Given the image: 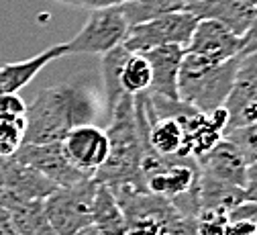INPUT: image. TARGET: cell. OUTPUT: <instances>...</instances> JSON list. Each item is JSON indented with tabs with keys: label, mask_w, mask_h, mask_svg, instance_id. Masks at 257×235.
<instances>
[{
	"label": "cell",
	"mask_w": 257,
	"mask_h": 235,
	"mask_svg": "<svg viewBox=\"0 0 257 235\" xmlns=\"http://www.w3.org/2000/svg\"><path fill=\"white\" fill-rule=\"evenodd\" d=\"M229 221H245L253 227H257V203L255 200H243L241 205H237L229 215H227Z\"/></svg>",
	"instance_id": "26"
},
{
	"label": "cell",
	"mask_w": 257,
	"mask_h": 235,
	"mask_svg": "<svg viewBox=\"0 0 257 235\" xmlns=\"http://www.w3.org/2000/svg\"><path fill=\"white\" fill-rule=\"evenodd\" d=\"M186 53L208 65H220L243 53V39L214 21H198L186 45Z\"/></svg>",
	"instance_id": "11"
},
{
	"label": "cell",
	"mask_w": 257,
	"mask_h": 235,
	"mask_svg": "<svg viewBox=\"0 0 257 235\" xmlns=\"http://www.w3.org/2000/svg\"><path fill=\"white\" fill-rule=\"evenodd\" d=\"M184 11L196 21H214L227 27L241 39L249 31L253 17V7L245 5L243 0H190L184 5Z\"/></svg>",
	"instance_id": "14"
},
{
	"label": "cell",
	"mask_w": 257,
	"mask_h": 235,
	"mask_svg": "<svg viewBox=\"0 0 257 235\" xmlns=\"http://www.w3.org/2000/svg\"><path fill=\"white\" fill-rule=\"evenodd\" d=\"M184 53H186V49L178 47V45H164V47H155V49L143 53L151 65V86L147 90L149 96L174 100V103L180 100L178 98V78H180Z\"/></svg>",
	"instance_id": "13"
},
{
	"label": "cell",
	"mask_w": 257,
	"mask_h": 235,
	"mask_svg": "<svg viewBox=\"0 0 257 235\" xmlns=\"http://www.w3.org/2000/svg\"><path fill=\"white\" fill-rule=\"evenodd\" d=\"M200 172L204 176H210L218 182L231 184L245 190L247 182V170H249V160L247 155L229 139H220L202 160L196 162Z\"/></svg>",
	"instance_id": "12"
},
{
	"label": "cell",
	"mask_w": 257,
	"mask_h": 235,
	"mask_svg": "<svg viewBox=\"0 0 257 235\" xmlns=\"http://www.w3.org/2000/svg\"><path fill=\"white\" fill-rule=\"evenodd\" d=\"M55 188L51 180L21 164L15 155L0 158V207L5 211L25 203H41Z\"/></svg>",
	"instance_id": "8"
},
{
	"label": "cell",
	"mask_w": 257,
	"mask_h": 235,
	"mask_svg": "<svg viewBox=\"0 0 257 235\" xmlns=\"http://www.w3.org/2000/svg\"><path fill=\"white\" fill-rule=\"evenodd\" d=\"M0 235H19V231L15 229L9 211H5L0 207Z\"/></svg>",
	"instance_id": "30"
},
{
	"label": "cell",
	"mask_w": 257,
	"mask_h": 235,
	"mask_svg": "<svg viewBox=\"0 0 257 235\" xmlns=\"http://www.w3.org/2000/svg\"><path fill=\"white\" fill-rule=\"evenodd\" d=\"M224 225H227V217L224 215H198L196 217L198 235H224Z\"/></svg>",
	"instance_id": "25"
},
{
	"label": "cell",
	"mask_w": 257,
	"mask_h": 235,
	"mask_svg": "<svg viewBox=\"0 0 257 235\" xmlns=\"http://www.w3.org/2000/svg\"><path fill=\"white\" fill-rule=\"evenodd\" d=\"M141 178L147 192L172 203L198 188L200 168L190 158H162L145 151L141 160Z\"/></svg>",
	"instance_id": "4"
},
{
	"label": "cell",
	"mask_w": 257,
	"mask_h": 235,
	"mask_svg": "<svg viewBox=\"0 0 257 235\" xmlns=\"http://www.w3.org/2000/svg\"><path fill=\"white\" fill-rule=\"evenodd\" d=\"M94 178L72 186L55 188L45 200L43 209L55 235H82L92 227V200L96 194Z\"/></svg>",
	"instance_id": "5"
},
{
	"label": "cell",
	"mask_w": 257,
	"mask_h": 235,
	"mask_svg": "<svg viewBox=\"0 0 257 235\" xmlns=\"http://www.w3.org/2000/svg\"><path fill=\"white\" fill-rule=\"evenodd\" d=\"M15 158L21 164L33 168L35 172H39L47 180H51L57 188H72V186H78L90 180V176L82 174L68 162L66 153H63V147H61V141L47 143V145L23 143L19 151L15 153Z\"/></svg>",
	"instance_id": "9"
},
{
	"label": "cell",
	"mask_w": 257,
	"mask_h": 235,
	"mask_svg": "<svg viewBox=\"0 0 257 235\" xmlns=\"http://www.w3.org/2000/svg\"><path fill=\"white\" fill-rule=\"evenodd\" d=\"M108 158L104 166L94 174V182L108 188L118 186H133L137 190H145L141 178V141H139V129L135 121V105L133 96H122L116 107L108 115Z\"/></svg>",
	"instance_id": "2"
},
{
	"label": "cell",
	"mask_w": 257,
	"mask_h": 235,
	"mask_svg": "<svg viewBox=\"0 0 257 235\" xmlns=\"http://www.w3.org/2000/svg\"><path fill=\"white\" fill-rule=\"evenodd\" d=\"M255 103H257V51H251V53H241L237 59L233 88L227 103H224V111L229 115V125L224 133L235 129L241 121V115Z\"/></svg>",
	"instance_id": "15"
},
{
	"label": "cell",
	"mask_w": 257,
	"mask_h": 235,
	"mask_svg": "<svg viewBox=\"0 0 257 235\" xmlns=\"http://www.w3.org/2000/svg\"><path fill=\"white\" fill-rule=\"evenodd\" d=\"M27 103L19 94H0V121L21 123L25 121Z\"/></svg>",
	"instance_id": "23"
},
{
	"label": "cell",
	"mask_w": 257,
	"mask_h": 235,
	"mask_svg": "<svg viewBox=\"0 0 257 235\" xmlns=\"http://www.w3.org/2000/svg\"><path fill=\"white\" fill-rule=\"evenodd\" d=\"M25 137V121L5 123L0 121V158H11L19 151Z\"/></svg>",
	"instance_id": "22"
},
{
	"label": "cell",
	"mask_w": 257,
	"mask_h": 235,
	"mask_svg": "<svg viewBox=\"0 0 257 235\" xmlns=\"http://www.w3.org/2000/svg\"><path fill=\"white\" fill-rule=\"evenodd\" d=\"M9 215L19 235H55V231L47 221L43 200L41 203H25V205L13 207Z\"/></svg>",
	"instance_id": "20"
},
{
	"label": "cell",
	"mask_w": 257,
	"mask_h": 235,
	"mask_svg": "<svg viewBox=\"0 0 257 235\" xmlns=\"http://www.w3.org/2000/svg\"><path fill=\"white\" fill-rule=\"evenodd\" d=\"M257 43V7L253 9V17H251V25H249V31L245 33L243 37V51L249 49L251 45Z\"/></svg>",
	"instance_id": "29"
},
{
	"label": "cell",
	"mask_w": 257,
	"mask_h": 235,
	"mask_svg": "<svg viewBox=\"0 0 257 235\" xmlns=\"http://www.w3.org/2000/svg\"><path fill=\"white\" fill-rule=\"evenodd\" d=\"M126 57H128V51L120 45V47H114L112 51L104 53L100 59V74H102V84H104V94H106L108 115L116 107L118 100L124 96V92L120 88V70H122V63Z\"/></svg>",
	"instance_id": "19"
},
{
	"label": "cell",
	"mask_w": 257,
	"mask_h": 235,
	"mask_svg": "<svg viewBox=\"0 0 257 235\" xmlns=\"http://www.w3.org/2000/svg\"><path fill=\"white\" fill-rule=\"evenodd\" d=\"M257 227L245 223V221H229L224 225V235H255Z\"/></svg>",
	"instance_id": "27"
},
{
	"label": "cell",
	"mask_w": 257,
	"mask_h": 235,
	"mask_svg": "<svg viewBox=\"0 0 257 235\" xmlns=\"http://www.w3.org/2000/svg\"><path fill=\"white\" fill-rule=\"evenodd\" d=\"M128 29H131V23L126 21L120 7L92 11L78 35L66 41L68 55H104L124 43Z\"/></svg>",
	"instance_id": "7"
},
{
	"label": "cell",
	"mask_w": 257,
	"mask_h": 235,
	"mask_svg": "<svg viewBox=\"0 0 257 235\" xmlns=\"http://www.w3.org/2000/svg\"><path fill=\"white\" fill-rule=\"evenodd\" d=\"M251 51H257V43H255V45H251V47H249V49H245V51H243V53H251Z\"/></svg>",
	"instance_id": "32"
},
{
	"label": "cell",
	"mask_w": 257,
	"mask_h": 235,
	"mask_svg": "<svg viewBox=\"0 0 257 235\" xmlns=\"http://www.w3.org/2000/svg\"><path fill=\"white\" fill-rule=\"evenodd\" d=\"M255 235H257V233H255Z\"/></svg>",
	"instance_id": "33"
},
{
	"label": "cell",
	"mask_w": 257,
	"mask_h": 235,
	"mask_svg": "<svg viewBox=\"0 0 257 235\" xmlns=\"http://www.w3.org/2000/svg\"><path fill=\"white\" fill-rule=\"evenodd\" d=\"M98 115L96 94L80 84H59L39 90L27 105L23 143H59L80 125H94Z\"/></svg>",
	"instance_id": "1"
},
{
	"label": "cell",
	"mask_w": 257,
	"mask_h": 235,
	"mask_svg": "<svg viewBox=\"0 0 257 235\" xmlns=\"http://www.w3.org/2000/svg\"><path fill=\"white\" fill-rule=\"evenodd\" d=\"M92 229L100 235H126V219L108 186L98 184L92 200Z\"/></svg>",
	"instance_id": "18"
},
{
	"label": "cell",
	"mask_w": 257,
	"mask_h": 235,
	"mask_svg": "<svg viewBox=\"0 0 257 235\" xmlns=\"http://www.w3.org/2000/svg\"><path fill=\"white\" fill-rule=\"evenodd\" d=\"M151 86V65L143 53H128L120 70V88L126 96L145 94Z\"/></svg>",
	"instance_id": "21"
},
{
	"label": "cell",
	"mask_w": 257,
	"mask_h": 235,
	"mask_svg": "<svg viewBox=\"0 0 257 235\" xmlns=\"http://www.w3.org/2000/svg\"><path fill=\"white\" fill-rule=\"evenodd\" d=\"M245 200V190L218 182L200 172L198 182V215H224Z\"/></svg>",
	"instance_id": "17"
},
{
	"label": "cell",
	"mask_w": 257,
	"mask_h": 235,
	"mask_svg": "<svg viewBox=\"0 0 257 235\" xmlns=\"http://www.w3.org/2000/svg\"><path fill=\"white\" fill-rule=\"evenodd\" d=\"M243 3H245V5H249V7H253V9L257 7V0H243Z\"/></svg>",
	"instance_id": "31"
},
{
	"label": "cell",
	"mask_w": 257,
	"mask_h": 235,
	"mask_svg": "<svg viewBox=\"0 0 257 235\" xmlns=\"http://www.w3.org/2000/svg\"><path fill=\"white\" fill-rule=\"evenodd\" d=\"M51 3L68 5V7H76V9H86V11L92 13V11L122 7V5H128V3H135V0H51Z\"/></svg>",
	"instance_id": "24"
},
{
	"label": "cell",
	"mask_w": 257,
	"mask_h": 235,
	"mask_svg": "<svg viewBox=\"0 0 257 235\" xmlns=\"http://www.w3.org/2000/svg\"><path fill=\"white\" fill-rule=\"evenodd\" d=\"M196 25L198 21L186 11L166 13L141 25H133L122 47L128 53H145L164 45H178L186 49Z\"/></svg>",
	"instance_id": "6"
},
{
	"label": "cell",
	"mask_w": 257,
	"mask_h": 235,
	"mask_svg": "<svg viewBox=\"0 0 257 235\" xmlns=\"http://www.w3.org/2000/svg\"><path fill=\"white\" fill-rule=\"evenodd\" d=\"M245 198L257 203V164H251L247 170V182H245Z\"/></svg>",
	"instance_id": "28"
},
{
	"label": "cell",
	"mask_w": 257,
	"mask_h": 235,
	"mask_svg": "<svg viewBox=\"0 0 257 235\" xmlns=\"http://www.w3.org/2000/svg\"><path fill=\"white\" fill-rule=\"evenodd\" d=\"M237 59L224 61L220 65H208L194 55L184 53L178 78L180 103L202 115H212L224 109L233 88Z\"/></svg>",
	"instance_id": "3"
},
{
	"label": "cell",
	"mask_w": 257,
	"mask_h": 235,
	"mask_svg": "<svg viewBox=\"0 0 257 235\" xmlns=\"http://www.w3.org/2000/svg\"><path fill=\"white\" fill-rule=\"evenodd\" d=\"M68 162L82 174L94 178V174L104 166L110 145L106 131L96 125H80L72 129L61 141Z\"/></svg>",
	"instance_id": "10"
},
{
	"label": "cell",
	"mask_w": 257,
	"mask_h": 235,
	"mask_svg": "<svg viewBox=\"0 0 257 235\" xmlns=\"http://www.w3.org/2000/svg\"><path fill=\"white\" fill-rule=\"evenodd\" d=\"M68 55L66 43L53 45L33 57H27L23 61H13L0 65V94H17L21 88H25L31 80H33L47 63Z\"/></svg>",
	"instance_id": "16"
}]
</instances>
